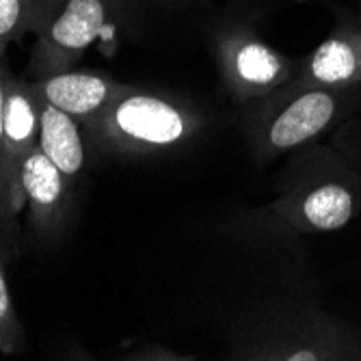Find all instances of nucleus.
I'll use <instances>...</instances> for the list:
<instances>
[{"instance_id": "1", "label": "nucleus", "mask_w": 361, "mask_h": 361, "mask_svg": "<svg viewBox=\"0 0 361 361\" xmlns=\"http://www.w3.org/2000/svg\"><path fill=\"white\" fill-rule=\"evenodd\" d=\"M225 340V359L361 361V329L320 299L243 314Z\"/></svg>"}, {"instance_id": "2", "label": "nucleus", "mask_w": 361, "mask_h": 361, "mask_svg": "<svg viewBox=\"0 0 361 361\" xmlns=\"http://www.w3.org/2000/svg\"><path fill=\"white\" fill-rule=\"evenodd\" d=\"M208 115L188 97L130 85L91 121L82 123L91 158H158L186 149L204 135Z\"/></svg>"}, {"instance_id": "3", "label": "nucleus", "mask_w": 361, "mask_h": 361, "mask_svg": "<svg viewBox=\"0 0 361 361\" xmlns=\"http://www.w3.org/2000/svg\"><path fill=\"white\" fill-rule=\"evenodd\" d=\"M275 184L267 208L303 236L338 232L361 214V167L329 145L292 152Z\"/></svg>"}, {"instance_id": "4", "label": "nucleus", "mask_w": 361, "mask_h": 361, "mask_svg": "<svg viewBox=\"0 0 361 361\" xmlns=\"http://www.w3.org/2000/svg\"><path fill=\"white\" fill-rule=\"evenodd\" d=\"M361 106V87L288 82L243 109V137L257 162L292 154L334 130Z\"/></svg>"}, {"instance_id": "5", "label": "nucleus", "mask_w": 361, "mask_h": 361, "mask_svg": "<svg viewBox=\"0 0 361 361\" xmlns=\"http://www.w3.org/2000/svg\"><path fill=\"white\" fill-rule=\"evenodd\" d=\"M130 11L128 0H44L32 30L28 78L42 80L74 70L93 44L115 39Z\"/></svg>"}, {"instance_id": "6", "label": "nucleus", "mask_w": 361, "mask_h": 361, "mask_svg": "<svg viewBox=\"0 0 361 361\" xmlns=\"http://www.w3.org/2000/svg\"><path fill=\"white\" fill-rule=\"evenodd\" d=\"M212 54L223 87L240 109L288 85L301 65V59L279 52L243 22H225L212 30Z\"/></svg>"}, {"instance_id": "7", "label": "nucleus", "mask_w": 361, "mask_h": 361, "mask_svg": "<svg viewBox=\"0 0 361 361\" xmlns=\"http://www.w3.org/2000/svg\"><path fill=\"white\" fill-rule=\"evenodd\" d=\"M20 184L32 236L44 247L59 245L74 219L76 188L37 145L24 160Z\"/></svg>"}, {"instance_id": "8", "label": "nucleus", "mask_w": 361, "mask_h": 361, "mask_svg": "<svg viewBox=\"0 0 361 361\" xmlns=\"http://www.w3.org/2000/svg\"><path fill=\"white\" fill-rule=\"evenodd\" d=\"M290 82L305 87H361V18L340 16L338 24L307 56Z\"/></svg>"}, {"instance_id": "9", "label": "nucleus", "mask_w": 361, "mask_h": 361, "mask_svg": "<svg viewBox=\"0 0 361 361\" xmlns=\"http://www.w3.org/2000/svg\"><path fill=\"white\" fill-rule=\"evenodd\" d=\"M44 97L37 82L30 78H18L5 70V100H3V141L5 158L11 180L22 188L20 176L26 156L39 139Z\"/></svg>"}, {"instance_id": "10", "label": "nucleus", "mask_w": 361, "mask_h": 361, "mask_svg": "<svg viewBox=\"0 0 361 361\" xmlns=\"http://www.w3.org/2000/svg\"><path fill=\"white\" fill-rule=\"evenodd\" d=\"M46 102L74 117L80 126L102 115L130 85L102 72L68 70L42 80H35Z\"/></svg>"}, {"instance_id": "11", "label": "nucleus", "mask_w": 361, "mask_h": 361, "mask_svg": "<svg viewBox=\"0 0 361 361\" xmlns=\"http://www.w3.org/2000/svg\"><path fill=\"white\" fill-rule=\"evenodd\" d=\"M37 147L78 190L80 180L89 167V158H91L82 126L74 117L59 111L46 100L42 102Z\"/></svg>"}, {"instance_id": "12", "label": "nucleus", "mask_w": 361, "mask_h": 361, "mask_svg": "<svg viewBox=\"0 0 361 361\" xmlns=\"http://www.w3.org/2000/svg\"><path fill=\"white\" fill-rule=\"evenodd\" d=\"M7 61L0 59V259L9 267L20 255V212L24 208L22 188L11 180L3 141V100Z\"/></svg>"}, {"instance_id": "13", "label": "nucleus", "mask_w": 361, "mask_h": 361, "mask_svg": "<svg viewBox=\"0 0 361 361\" xmlns=\"http://www.w3.org/2000/svg\"><path fill=\"white\" fill-rule=\"evenodd\" d=\"M44 0H0V59L13 42L35 30Z\"/></svg>"}, {"instance_id": "14", "label": "nucleus", "mask_w": 361, "mask_h": 361, "mask_svg": "<svg viewBox=\"0 0 361 361\" xmlns=\"http://www.w3.org/2000/svg\"><path fill=\"white\" fill-rule=\"evenodd\" d=\"M7 264L0 259V355H20L26 348V334L20 322L16 301L5 275Z\"/></svg>"}, {"instance_id": "15", "label": "nucleus", "mask_w": 361, "mask_h": 361, "mask_svg": "<svg viewBox=\"0 0 361 361\" xmlns=\"http://www.w3.org/2000/svg\"><path fill=\"white\" fill-rule=\"evenodd\" d=\"M126 359H192V357L178 355L176 350L162 348V346L145 344L143 348H135V350H130Z\"/></svg>"}, {"instance_id": "16", "label": "nucleus", "mask_w": 361, "mask_h": 361, "mask_svg": "<svg viewBox=\"0 0 361 361\" xmlns=\"http://www.w3.org/2000/svg\"><path fill=\"white\" fill-rule=\"evenodd\" d=\"M162 3H171V0H162Z\"/></svg>"}]
</instances>
